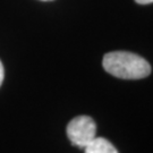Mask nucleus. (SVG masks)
Here are the masks:
<instances>
[{
	"mask_svg": "<svg viewBox=\"0 0 153 153\" xmlns=\"http://www.w3.org/2000/svg\"><path fill=\"white\" fill-rule=\"evenodd\" d=\"M137 4L140 5H148V4H152L153 0H135Z\"/></svg>",
	"mask_w": 153,
	"mask_h": 153,
	"instance_id": "nucleus-5",
	"label": "nucleus"
},
{
	"mask_svg": "<svg viewBox=\"0 0 153 153\" xmlns=\"http://www.w3.org/2000/svg\"><path fill=\"white\" fill-rule=\"evenodd\" d=\"M42 1H51V0H42Z\"/></svg>",
	"mask_w": 153,
	"mask_h": 153,
	"instance_id": "nucleus-6",
	"label": "nucleus"
},
{
	"mask_svg": "<svg viewBox=\"0 0 153 153\" xmlns=\"http://www.w3.org/2000/svg\"><path fill=\"white\" fill-rule=\"evenodd\" d=\"M83 150L84 153H118L117 149L107 138L97 136Z\"/></svg>",
	"mask_w": 153,
	"mask_h": 153,
	"instance_id": "nucleus-3",
	"label": "nucleus"
},
{
	"mask_svg": "<svg viewBox=\"0 0 153 153\" xmlns=\"http://www.w3.org/2000/svg\"><path fill=\"white\" fill-rule=\"evenodd\" d=\"M4 76H5V69H4L2 62L0 60V86H1V84H2V81H4Z\"/></svg>",
	"mask_w": 153,
	"mask_h": 153,
	"instance_id": "nucleus-4",
	"label": "nucleus"
},
{
	"mask_svg": "<svg viewBox=\"0 0 153 153\" xmlns=\"http://www.w3.org/2000/svg\"><path fill=\"white\" fill-rule=\"evenodd\" d=\"M66 134L74 146L84 149L95 137L97 125L91 117L78 116L68 123Z\"/></svg>",
	"mask_w": 153,
	"mask_h": 153,
	"instance_id": "nucleus-2",
	"label": "nucleus"
},
{
	"mask_svg": "<svg viewBox=\"0 0 153 153\" xmlns=\"http://www.w3.org/2000/svg\"><path fill=\"white\" fill-rule=\"evenodd\" d=\"M102 66L110 75L121 79H141L151 74L148 61L128 51H112L104 55Z\"/></svg>",
	"mask_w": 153,
	"mask_h": 153,
	"instance_id": "nucleus-1",
	"label": "nucleus"
}]
</instances>
